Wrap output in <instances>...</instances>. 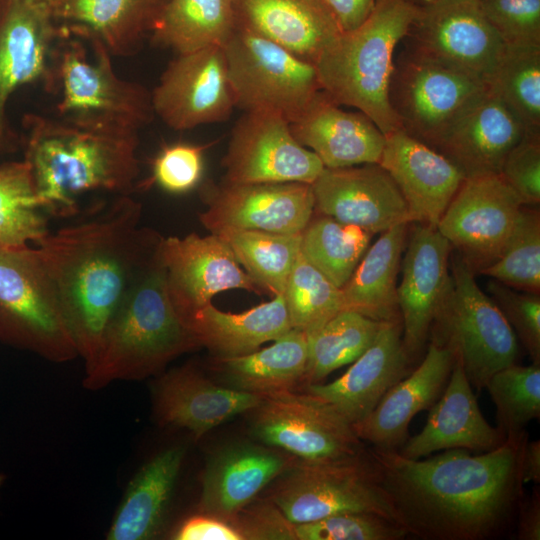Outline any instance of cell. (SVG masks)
Returning a JSON list of instances; mask_svg holds the SVG:
<instances>
[{
    "label": "cell",
    "mask_w": 540,
    "mask_h": 540,
    "mask_svg": "<svg viewBox=\"0 0 540 540\" xmlns=\"http://www.w3.org/2000/svg\"><path fill=\"white\" fill-rule=\"evenodd\" d=\"M28 164L0 165V245L25 247L48 232L47 219Z\"/></svg>",
    "instance_id": "60d3db41"
},
{
    "label": "cell",
    "mask_w": 540,
    "mask_h": 540,
    "mask_svg": "<svg viewBox=\"0 0 540 540\" xmlns=\"http://www.w3.org/2000/svg\"><path fill=\"white\" fill-rule=\"evenodd\" d=\"M505 439L498 427L485 420L472 386L455 360L443 393L430 408L426 425L417 435L408 437L398 453L410 459L449 449L482 453L497 448Z\"/></svg>",
    "instance_id": "4316f807"
},
{
    "label": "cell",
    "mask_w": 540,
    "mask_h": 540,
    "mask_svg": "<svg viewBox=\"0 0 540 540\" xmlns=\"http://www.w3.org/2000/svg\"><path fill=\"white\" fill-rule=\"evenodd\" d=\"M236 26L234 0H167L152 29L156 44L177 54L223 46Z\"/></svg>",
    "instance_id": "d590c367"
},
{
    "label": "cell",
    "mask_w": 540,
    "mask_h": 540,
    "mask_svg": "<svg viewBox=\"0 0 540 540\" xmlns=\"http://www.w3.org/2000/svg\"><path fill=\"white\" fill-rule=\"evenodd\" d=\"M496 408L497 427L515 436L540 417V365L518 363L495 372L485 387Z\"/></svg>",
    "instance_id": "ee69618b"
},
{
    "label": "cell",
    "mask_w": 540,
    "mask_h": 540,
    "mask_svg": "<svg viewBox=\"0 0 540 540\" xmlns=\"http://www.w3.org/2000/svg\"><path fill=\"white\" fill-rule=\"evenodd\" d=\"M406 1L407 3L417 7V8H420V7H425V6H428V5H431L433 3H436L440 0H404Z\"/></svg>",
    "instance_id": "9f6ffc18"
},
{
    "label": "cell",
    "mask_w": 540,
    "mask_h": 540,
    "mask_svg": "<svg viewBox=\"0 0 540 540\" xmlns=\"http://www.w3.org/2000/svg\"><path fill=\"white\" fill-rule=\"evenodd\" d=\"M184 457L182 446H172L142 466L117 509L109 540H147L159 534Z\"/></svg>",
    "instance_id": "4dcf8cb0"
},
{
    "label": "cell",
    "mask_w": 540,
    "mask_h": 540,
    "mask_svg": "<svg viewBox=\"0 0 540 540\" xmlns=\"http://www.w3.org/2000/svg\"><path fill=\"white\" fill-rule=\"evenodd\" d=\"M0 341L53 361L78 351L35 248L0 245Z\"/></svg>",
    "instance_id": "52a82bcc"
},
{
    "label": "cell",
    "mask_w": 540,
    "mask_h": 540,
    "mask_svg": "<svg viewBox=\"0 0 540 540\" xmlns=\"http://www.w3.org/2000/svg\"><path fill=\"white\" fill-rule=\"evenodd\" d=\"M515 536L518 540H540V488L524 495L517 512Z\"/></svg>",
    "instance_id": "db71d44e"
},
{
    "label": "cell",
    "mask_w": 540,
    "mask_h": 540,
    "mask_svg": "<svg viewBox=\"0 0 540 540\" xmlns=\"http://www.w3.org/2000/svg\"><path fill=\"white\" fill-rule=\"evenodd\" d=\"M53 7L59 0H42Z\"/></svg>",
    "instance_id": "6f0895ef"
},
{
    "label": "cell",
    "mask_w": 540,
    "mask_h": 540,
    "mask_svg": "<svg viewBox=\"0 0 540 540\" xmlns=\"http://www.w3.org/2000/svg\"><path fill=\"white\" fill-rule=\"evenodd\" d=\"M487 291L520 340L532 363L540 365L539 293L517 290L493 279L488 281Z\"/></svg>",
    "instance_id": "bcb514c9"
},
{
    "label": "cell",
    "mask_w": 540,
    "mask_h": 540,
    "mask_svg": "<svg viewBox=\"0 0 540 540\" xmlns=\"http://www.w3.org/2000/svg\"><path fill=\"white\" fill-rule=\"evenodd\" d=\"M307 359V334L290 329L269 347L238 357L217 359L216 368L225 386L263 398L292 391L302 384Z\"/></svg>",
    "instance_id": "e575fe53"
},
{
    "label": "cell",
    "mask_w": 540,
    "mask_h": 540,
    "mask_svg": "<svg viewBox=\"0 0 540 540\" xmlns=\"http://www.w3.org/2000/svg\"><path fill=\"white\" fill-rule=\"evenodd\" d=\"M379 164L400 190L411 223L436 227L465 179L443 154L403 130L385 136Z\"/></svg>",
    "instance_id": "603a6c76"
},
{
    "label": "cell",
    "mask_w": 540,
    "mask_h": 540,
    "mask_svg": "<svg viewBox=\"0 0 540 540\" xmlns=\"http://www.w3.org/2000/svg\"><path fill=\"white\" fill-rule=\"evenodd\" d=\"M282 295L291 328L307 335L344 310L341 288L312 266L301 252Z\"/></svg>",
    "instance_id": "b9f144b4"
},
{
    "label": "cell",
    "mask_w": 540,
    "mask_h": 540,
    "mask_svg": "<svg viewBox=\"0 0 540 540\" xmlns=\"http://www.w3.org/2000/svg\"><path fill=\"white\" fill-rule=\"evenodd\" d=\"M290 129L325 168L379 163L385 144V135L369 117L342 109L323 90L290 123Z\"/></svg>",
    "instance_id": "484cf974"
},
{
    "label": "cell",
    "mask_w": 540,
    "mask_h": 540,
    "mask_svg": "<svg viewBox=\"0 0 540 540\" xmlns=\"http://www.w3.org/2000/svg\"><path fill=\"white\" fill-rule=\"evenodd\" d=\"M213 234L228 244L241 267L265 293L283 294L301 252V234L237 229Z\"/></svg>",
    "instance_id": "74e56055"
},
{
    "label": "cell",
    "mask_w": 540,
    "mask_h": 540,
    "mask_svg": "<svg viewBox=\"0 0 540 540\" xmlns=\"http://www.w3.org/2000/svg\"><path fill=\"white\" fill-rule=\"evenodd\" d=\"M151 94L155 115L175 130L226 121L235 104L223 47L177 54Z\"/></svg>",
    "instance_id": "e0dca14e"
},
{
    "label": "cell",
    "mask_w": 540,
    "mask_h": 540,
    "mask_svg": "<svg viewBox=\"0 0 540 540\" xmlns=\"http://www.w3.org/2000/svg\"><path fill=\"white\" fill-rule=\"evenodd\" d=\"M452 246L437 227L414 223L406 240L397 302L402 341L413 364L422 354L430 328L448 293Z\"/></svg>",
    "instance_id": "d6986e66"
},
{
    "label": "cell",
    "mask_w": 540,
    "mask_h": 540,
    "mask_svg": "<svg viewBox=\"0 0 540 540\" xmlns=\"http://www.w3.org/2000/svg\"><path fill=\"white\" fill-rule=\"evenodd\" d=\"M167 0H59L56 19L74 24L72 30L100 39L111 55L128 56L153 29Z\"/></svg>",
    "instance_id": "836d02e7"
},
{
    "label": "cell",
    "mask_w": 540,
    "mask_h": 540,
    "mask_svg": "<svg viewBox=\"0 0 540 540\" xmlns=\"http://www.w3.org/2000/svg\"><path fill=\"white\" fill-rule=\"evenodd\" d=\"M258 395L218 385L191 365L163 374L153 389L154 411L165 425L184 428L195 438L239 414L253 411Z\"/></svg>",
    "instance_id": "d4e9b609"
},
{
    "label": "cell",
    "mask_w": 540,
    "mask_h": 540,
    "mask_svg": "<svg viewBox=\"0 0 540 540\" xmlns=\"http://www.w3.org/2000/svg\"><path fill=\"white\" fill-rule=\"evenodd\" d=\"M236 24L315 65L341 32L320 0H234Z\"/></svg>",
    "instance_id": "f546056e"
},
{
    "label": "cell",
    "mask_w": 540,
    "mask_h": 540,
    "mask_svg": "<svg viewBox=\"0 0 540 540\" xmlns=\"http://www.w3.org/2000/svg\"><path fill=\"white\" fill-rule=\"evenodd\" d=\"M282 474L271 502L291 523L349 512L376 513L396 521L371 449L344 460H298Z\"/></svg>",
    "instance_id": "9c48e42d"
},
{
    "label": "cell",
    "mask_w": 540,
    "mask_h": 540,
    "mask_svg": "<svg viewBox=\"0 0 540 540\" xmlns=\"http://www.w3.org/2000/svg\"><path fill=\"white\" fill-rule=\"evenodd\" d=\"M451 282L429 339L459 361L472 388L485 389L498 370L517 363L518 339L504 315L478 286L475 273L454 253Z\"/></svg>",
    "instance_id": "8992f818"
},
{
    "label": "cell",
    "mask_w": 540,
    "mask_h": 540,
    "mask_svg": "<svg viewBox=\"0 0 540 540\" xmlns=\"http://www.w3.org/2000/svg\"><path fill=\"white\" fill-rule=\"evenodd\" d=\"M454 362L447 348L430 341L417 367L392 386L364 420L353 425L356 435L373 448L398 451L408 438L414 416L440 398Z\"/></svg>",
    "instance_id": "cb8c5ba5"
},
{
    "label": "cell",
    "mask_w": 540,
    "mask_h": 540,
    "mask_svg": "<svg viewBox=\"0 0 540 540\" xmlns=\"http://www.w3.org/2000/svg\"><path fill=\"white\" fill-rule=\"evenodd\" d=\"M24 161L46 213L69 216L84 193L129 195L140 168L138 131L27 114Z\"/></svg>",
    "instance_id": "3957f363"
},
{
    "label": "cell",
    "mask_w": 540,
    "mask_h": 540,
    "mask_svg": "<svg viewBox=\"0 0 540 540\" xmlns=\"http://www.w3.org/2000/svg\"><path fill=\"white\" fill-rule=\"evenodd\" d=\"M486 90L482 81L406 49L394 62L389 101L401 130L435 149Z\"/></svg>",
    "instance_id": "8fae6325"
},
{
    "label": "cell",
    "mask_w": 540,
    "mask_h": 540,
    "mask_svg": "<svg viewBox=\"0 0 540 540\" xmlns=\"http://www.w3.org/2000/svg\"><path fill=\"white\" fill-rule=\"evenodd\" d=\"M406 536L397 521L370 512L340 513L294 524V540H402Z\"/></svg>",
    "instance_id": "f6af8a7d"
},
{
    "label": "cell",
    "mask_w": 540,
    "mask_h": 540,
    "mask_svg": "<svg viewBox=\"0 0 540 540\" xmlns=\"http://www.w3.org/2000/svg\"><path fill=\"white\" fill-rule=\"evenodd\" d=\"M401 320L384 321L372 344L339 378L304 385L352 425L364 420L385 393L413 369L402 341Z\"/></svg>",
    "instance_id": "7402d4cb"
},
{
    "label": "cell",
    "mask_w": 540,
    "mask_h": 540,
    "mask_svg": "<svg viewBox=\"0 0 540 540\" xmlns=\"http://www.w3.org/2000/svg\"><path fill=\"white\" fill-rule=\"evenodd\" d=\"M382 322L342 310L307 335L308 359L302 384L320 383L331 372L354 362L374 341Z\"/></svg>",
    "instance_id": "f35d334b"
},
{
    "label": "cell",
    "mask_w": 540,
    "mask_h": 540,
    "mask_svg": "<svg viewBox=\"0 0 540 540\" xmlns=\"http://www.w3.org/2000/svg\"><path fill=\"white\" fill-rule=\"evenodd\" d=\"M328 10L340 32L360 26L372 13L380 0H320Z\"/></svg>",
    "instance_id": "f5cc1de1"
},
{
    "label": "cell",
    "mask_w": 540,
    "mask_h": 540,
    "mask_svg": "<svg viewBox=\"0 0 540 540\" xmlns=\"http://www.w3.org/2000/svg\"><path fill=\"white\" fill-rule=\"evenodd\" d=\"M505 44H540V0H477Z\"/></svg>",
    "instance_id": "7dc6e473"
},
{
    "label": "cell",
    "mask_w": 540,
    "mask_h": 540,
    "mask_svg": "<svg viewBox=\"0 0 540 540\" xmlns=\"http://www.w3.org/2000/svg\"><path fill=\"white\" fill-rule=\"evenodd\" d=\"M523 205L500 174L465 178L436 227L479 273L500 256Z\"/></svg>",
    "instance_id": "5bb4252c"
},
{
    "label": "cell",
    "mask_w": 540,
    "mask_h": 540,
    "mask_svg": "<svg viewBox=\"0 0 540 540\" xmlns=\"http://www.w3.org/2000/svg\"><path fill=\"white\" fill-rule=\"evenodd\" d=\"M374 234L320 214L301 233V254L334 285L342 288L367 251Z\"/></svg>",
    "instance_id": "ab89813d"
},
{
    "label": "cell",
    "mask_w": 540,
    "mask_h": 540,
    "mask_svg": "<svg viewBox=\"0 0 540 540\" xmlns=\"http://www.w3.org/2000/svg\"><path fill=\"white\" fill-rule=\"evenodd\" d=\"M290 464L278 451L253 444L219 449L203 473L199 511L230 521Z\"/></svg>",
    "instance_id": "f1b7e54d"
},
{
    "label": "cell",
    "mask_w": 540,
    "mask_h": 540,
    "mask_svg": "<svg viewBox=\"0 0 540 540\" xmlns=\"http://www.w3.org/2000/svg\"><path fill=\"white\" fill-rule=\"evenodd\" d=\"M72 32L89 38L95 60L87 58L80 42L63 43L58 61L62 90L58 116L136 131L149 124L155 116L151 92L116 75L111 54L100 39Z\"/></svg>",
    "instance_id": "30bf717a"
},
{
    "label": "cell",
    "mask_w": 540,
    "mask_h": 540,
    "mask_svg": "<svg viewBox=\"0 0 540 540\" xmlns=\"http://www.w3.org/2000/svg\"><path fill=\"white\" fill-rule=\"evenodd\" d=\"M486 86L525 135L540 137V44H506Z\"/></svg>",
    "instance_id": "8d00e7d4"
},
{
    "label": "cell",
    "mask_w": 540,
    "mask_h": 540,
    "mask_svg": "<svg viewBox=\"0 0 540 540\" xmlns=\"http://www.w3.org/2000/svg\"><path fill=\"white\" fill-rule=\"evenodd\" d=\"M529 434L472 455L449 449L425 459L371 449L396 521L422 540H491L511 533L525 495L521 459Z\"/></svg>",
    "instance_id": "6da1fadb"
},
{
    "label": "cell",
    "mask_w": 540,
    "mask_h": 540,
    "mask_svg": "<svg viewBox=\"0 0 540 540\" xmlns=\"http://www.w3.org/2000/svg\"><path fill=\"white\" fill-rule=\"evenodd\" d=\"M253 411L254 435L300 461L344 460L369 451L351 423L305 391L265 396Z\"/></svg>",
    "instance_id": "7c38bea8"
},
{
    "label": "cell",
    "mask_w": 540,
    "mask_h": 540,
    "mask_svg": "<svg viewBox=\"0 0 540 540\" xmlns=\"http://www.w3.org/2000/svg\"><path fill=\"white\" fill-rule=\"evenodd\" d=\"M311 186L316 212L372 234L411 223L400 190L379 163L324 167Z\"/></svg>",
    "instance_id": "44dd1931"
},
{
    "label": "cell",
    "mask_w": 540,
    "mask_h": 540,
    "mask_svg": "<svg viewBox=\"0 0 540 540\" xmlns=\"http://www.w3.org/2000/svg\"><path fill=\"white\" fill-rule=\"evenodd\" d=\"M408 50L487 85L505 48L477 0H440L417 8Z\"/></svg>",
    "instance_id": "4fadbf2b"
},
{
    "label": "cell",
    "mask_w": 540,
    "mask_h": 540,
    "mask_svg": "<svg viewBox=\"0 0 540 540\" xmlns=\"http://www.w3.org/2000/svg\"><path fill=\"white\" fill-rule=\"evenodd\" d=\"M197 347L170 299L158 249L115 311L83 383L97 390L113 381L143 379Z\"/></svg>",
    "instance_id": "277c9868"
},
{
    "label": "cell",
    "mask_w": 540,
    "mask_h": 540,
    "mask_svg": "<svg viewBox=\"0 0 540 540\" xmlns=\"http://www.w3.org/2000/svg\"><path fill=\"white\" fill-rule=\"evenodd\" d=\"M525 130L515 115L488 90L442 138L435 150L465 178L499 174Z\"/></svg>",
    "instance_id": "83f0119b"
},
{
    "label": "cell",
    "mask_w": 540,
    "mask_h": 540,
    "mask_svg": "<svg viewBox=\"0 0 540 540\" xmlns=\"http://www.w3.org/2000/svg\"><path fill=\"white\" fill-rule=\"evenodd\" d=\"M187 324L200 346L217 359L252 353L292 329L282 294L241 313L224 312L209 304L193 314Z\"/></svg>",
    "instance_id": "1f68e13d"
},
{
    "label": "cell",
    "mask_w": 540,
    "mask_h": 540,
    "mask_svg": "<svg viewBox=\"0 0 540 540\" xmlns=\"http://www.w3.org/2000/svg\"><path fill=\"white\" fill-rule=\"evenodd\" d=\"M408 224L386 231L361 258L341 288L343 309L376 321L401 320L397 302V276L405 249Z\"/></svg>",
    "instance_id": "d6a6232c"
},
{
    "label": "cell",
    "mask_w": 540,
    "mask_h": 540,
    "mask_svg": "<svg viewBox=\"0 0 540 540\" xmlns=\"http://www.w3.org/2000/svg\"><path fill=\"white\" fill-rule=\"evenodd\" d=\"M159 254L170 299L186 323L197 311L212 304V298L220 292L241 289L265 293L216 234L163 237Z\"/></svg>",
    "instance_id": "ac0fdd59"
},
{
    "label": "cell",
    "mask_w": 540,
    "mask_h": 540,
    "mask_svg": "<svg viewBox=\"0 0 540 540\" xmlns=\"http://www.w3.org/2000/svg\"><path fill=\"white\" fill-rule=\"evenodd\" d=\"M4 481H5L4 475L2 473H0V490H1V487H2V485L4 483Z\"/></svg>",
    "instance_id": "680465c9"
},
{
    "label": "cell",
    "mask_w": 540,
    "mask_h": 540,
    "mask_svg": "<svg viewBox=\"0 0 540 540\" xmlns=\"http://www.w3.org/2000/svg\"><path fill=\"white\" fill-rule=\"evenodd\" d=\"M478 274L511 288L540 293V212L523 205L496 261Z\"/></svg>",
    "instance_id": "7bdbcfd3"
},
{
    "label": "cell",
    "mask_w": 540,
    "mask_h": 540,
    "mask_svg": "<svg viewBox=\"0 0 540 540\" xmlns=\"http://www.w3.org/2000/svg\"><path fill=\"white\" fill-rule=\"evenodd\" d=\"M524 205L540 202V137L524 135L505 158L500 173Z\"/></svg>",
    "instance_id": "681fc988"
},
{
    "label": "cell",
    "mask_w": 540,
    "mask_h": 540,
    "mask_svg": "<svg viewBox=\"0 0 540 540\" xmlns=\"http://www.w3.org/2000/svg\"><path fill=\"white\" fill-rule=\"evenodd\" d=\"M207 147L183 142L164 146L152 163L153 181L174 194L192 190L201 180Z\"/></svg>",
    "instance_id": "c3c4849f"
},
{
    "label": "cell",
    "mask_w": 540,
    "mask_h": 540,
    "mask_svg": "<svg viewBox=\"0 0 540 540\" xmlns=\"http://www.w3.org/2000/svg\"><path fill=\"white\" fill-rule=\"evenodd\" d=\"M523 483H540V441H527L521 459Z\"/></svg>",
    "instance_id": "11a10c76"
},
{
    "label": "cell",
    "mask_w": 540,
    "mask_h": 540,
    "mask_svg": "<svg viewBox=\"0 0 540 540\" xmlns=\"http://www.w3.org/2000/svg\"><path fill=\"white\" fill-rule=\"evenodd\" d=\"M235 107L295 121L321 90L313 63L240 25L223 44Z\"/></svg>",
    "instance_id": "ba28073f"
},
{
    "label": "cell",
    "mask_w": 540,
    "mask_h": 540,
    "mask_svg": "<svg viewBox=\"0 0 540 540\" xmlns=\"http://www.w3.org/2000/svg\"><path fill=\"white\" fill-rule=\"evenodd\" d=\"M141 218L142 205L118 195L34 244L85 367L122 299L158 252L163 237L141 226Z\"/></svg>",
    "instance_id": "7a4b0ae2"
},
{
    "label": "cell",
    "mask_w": 540,
    "mask_h": 540,
    "mask_svg": "<svg viewBox=\"0 0 540 540\" xmlns=\"http://www.w3.org/2000/svg\"><path fill=\"white\" fill-rule=\"evenodd\" d=\"M199 213L211 233L226 229L301 234L315 211L311 184L300 182L203 185Z\"/></svg>",
    "instance_id": "2e32d148"
},
{
    "label": "cell",
    "mask_w": 540,
    "mask_h": 540,
    "mask_svg": "<svg viewBox=\"0 0 540 540\" xmlns=\"http://www.w3.org/2000/svg\"><path fill=\"white\" fill-rule=\"evenodd\" d=\"M223 181L234 184H312L324 165L301 145L281 115L250 111L235 123L222 160Z\"/></svg>",
    "instance_id": "9a60e30c"
},
{
    "label": "cell",
    "mask_w": 540,
    "mask_h": 540,
    "mask_svg": "<svg viewBox=\"0 0 540 540\" xmlns=\"http://www.w3.org/2000/svg\"><path fill=\"white\" fill-rule=\"evenodd\" d=\"M416 11L404 0H380L360 26L340 33L315 62L321 90L337 104L357 108L385 136L401 130L389 85L395 49Z\"/></svg>",
    "instance_id": "5b68a950"
},
{
    "label": "cell",
    "mask_w": 540,
    "mask_h": 540,
    "mask_svg": "<svg viewBox=\"0 0 540 540\" xmlns=\"http://www.w3.org/2000/svg\"><path fill=\"white\" fill-rule=\"evenodd\" d=\"M229 522L239 530L243 540H294V523L272 502L258 505L246 512L242 509Z\"/></svg>",
    "instance_id": "f907efd6"
},
{
    "label": "cell",
    "mask_w": 540,
    "mask_h": 540,
    "mask_svg": "<svg viewBox=\"0 0 540 540\" xmlns=\"http://www.w3.org/2000/svg\"><path fill=\"white\" fill-rule=\"evenodd\" d=\"M51 5L42 0H0V155L10 143L6 107L21 86L49 76L48 58L56 38Z\"/></svg>",
    "instance_id": "ffe728a7"
},
{
    "label": "cell",
    "mask_w": 540,
    "mask_h": 540,
    "mask_svg": "<svg viewBox=\"0 0 540 540\" xmlns=\"http://www.w3.org/2000/svg\"><path fill=\"white\" fill-rule=\"evenodd\" d=\"M175 540H243L239 530L229 521L201 513L184 520L173 532Z\"/></svg>",
    "instance_id": "816d5d0a"
}]
</instances>
